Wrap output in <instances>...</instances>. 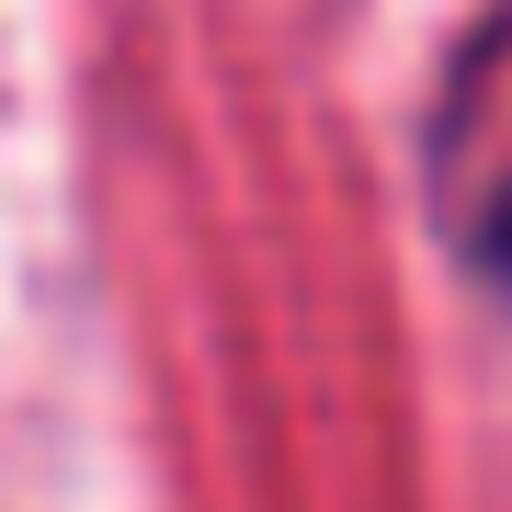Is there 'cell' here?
I'll list each match as a JSON object with an SVG mask.
<instances>
[{"mask_svg":"<svg viewBox=\"0 0 512 512\" xmlns=\"http://www.w3.org/2000/svg\"><path fill=\"white\" fill-rule=\"evenodd\" d=\"M490 262H501V285H512V194H501V217H490Z\"/></svg>","mask_w":512,"mask_h":512,"instance_id":"6da1fadb","label":"cell"}]
</instances>
